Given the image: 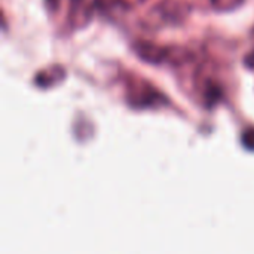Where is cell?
<instances>
[{
  "instance_id": "obj_3",
  "label": "cell",
  "mask_w": 254,
  "mask_h": 254,
  "mask_svg": "<svg viewBox=\"0 0 254 254\" xmlns=\"http://www.w3.org/2000/svg\"><path fill=\"white\" fill-rule=\"evenodd\" d=\"M211 1L217 10H232L243 3V0H211Z\"/></svg>"
},
{
  "instance_id": "obj_4",
  "label": "cell",
  "mask_w": 254,
  "mask_h": 254,
  "mask_svg": "<svg viewBox=\"0 0 254 254\" xmlns=\"http://www.w3.org/2000/svg\"><path fill=\"white\" fill-rule=\"evenodd\" d=\"M119 3H121V0H95V9L109 12L115 6H119Z\"/></svg>"
},
{
  "instance_id": "obj_2",
  "label": "cell",
  "mask_w": 254,
  "mask_h": 254,
  "mask_svg": "<svg viewBox=\"0 0 254 254\" xmlns=\"http://www.w3.org/2000/svg\"><path fill=\"white\" fill-rule=\"evenodd\" d=\"M64 68L61 65H52L49 68L42 70L37 76H36V83L40 86H51L57 82H60L64 77Z\"/></svg>"
},
{
  "instance_id": "obj_5",
  "label": "cell",
  "mask_w": 254,
  "mask_h": 254,
  "mask_svg": "<svg viewBox=\"0 0 254 254\" xmlns=\"http://www.w3.org/2000/svg\"><path fill=\"white\" fill-rule=\"evenodd\" d=\"M46 3L49 4V7L52 9V10H55L58 6H60V3H61V0H46Z\"/></svg>"
},
{
  "instance_id": "obj_1",
  "label": "cell",
  "mask_w": 254,
  "mask_h": 254,
  "mask_svg": "<svg viewBox=\"0 0 254 254\" xmlns=\"http://www.w3.org/2000/svg\"><path fill=\"white\" fill-rule=\"evenodd\" d=\"M132 48L140 60L150 64H161L164 61H170L171 58V48H162L147 40H138Z\"/></svg>"
},
{
  "instance_id": "obj_6",
  "label": "cell",
  "mask_w": 254,
  "mask_h": 254,
  "mask_svg": "<svg viewBox=\"0 0 254 254\" xmlns=\"http://www.w3.org/2000/svg\"><path fill=\"white\" fill-rule=\"evenodd\" d=\"M246 65H249V67H254V52L253 54H250V55H247V58H246Z\"/></svg>"
}]
</instances>
